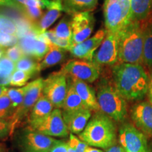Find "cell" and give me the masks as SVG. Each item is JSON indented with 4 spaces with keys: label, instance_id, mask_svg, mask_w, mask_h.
<instances>
[{
    "label": "cell",
    "instance_id": "cell-19",
    "mask_svg": "<svg viewBox=\"0 0 152 152\" xmlns=\"http://www.w3.org/2000/svg\"><path fill=\"white\" fill-rule=\"evenodd\" d=\"M134 21L147 26L152 23V0H130Z\"/></svg>",
    "mask_w": 152,
    "mask_h": 152
},
{
    "label": "cell",
    "instance_id": "cell-22",
    "mask_svg": "<svg viewBox=\"0 0 152 152\" xmlns=\"http://www.w3.org/2000/svg\"><path fill=\"white\" fill-rule=\"evenodd\" d=\"M49 45L50 50L46 54V56L44 57L42 61L39 62V72L61 64V62L64 61L66 57L65 50L58 48L49 42Z\"/></svg>",
    "mask_w": 152,
    "mask_h": 152
},
{
    "label": "cell",
    "instance_id": "cell-30",
    "mask_svg": "<svg viewBox=\"0 0 152 152\" xmlns=\"http://www.w3.org/2000/svg\"><path fill=\"white\" fill-rule=\"evenodd\" d=\"M26 90V86L21 88H10L7 90V94L10 99L13 109L16 110L21 104L23 101L25 93Z\"/></svg>",
    "mask_w": 152,
    "mask_h": 152
},
{
    "label": "cell",
    "instance_id": "cell-25",
    "mask_svg": "<svg viewBox=\"0 0 152 152\" xmlns=\"http://www.w3.org/2000/svg\"><path fill=\"white\" fill-rule=\"evenodd\" d=\"M37 35L35 31H32L19 38L18 45L20 47L25 56L33 57Z\"/></svg>",
    "mask_w": 152,
    "mask_h": 152
},
{
    "label": "cell",
    "instance_id": "cell-34",
    "mask_svg": "<svg viewBox=\"0 0 152 152\" xmlns=\"http://www.w3.org/2000/svg\"><path fill=\"white\" fill-rule=\"evenodd\" d=\"M24 7H40L42 9L52 7L53 0H14Z\"/></svg>",
    "mask_w": 152,
    "mask_h": 152
},
{
    "label": "cell",
    "instance_id": "cell-6",
    "mask_svg": "<svg viewBox=\"0 0 152 152\" xmlns=\"http://www.w3.org/2000/svg\"><path fill=\"white\" fill-rule=\"evenodd\" d=\"M43 83L44 80L39 77L26 85L23 101L8 120L11 126L10 136L14 134L15 130L19 128L24 121H28L32 109L42 94Z\"/></svg>",
    "mask_w": 152,
    "mask_h": 152
},
{
    "label": "cell",
    "instance_id": "cell-40",
    "mask_svg": "<svg viewBox=\"0 0 152 152\" xmlns=\"http://www.w3.org/2000/svg\"><path fill=\"white\" fill-rule=\"evenodd\" d=\"M0 7H7L13 8L17 10L23 11L24 9V6H23L14 0H0Z\"/></svg>",
    "mask_w": 152,
    "mask_h": 152
},
{
    "label": "cell",
    "instance_id": "cell-43",
    "mask_svg": "<svg viewBox=\"0 0 152 152\" xmlns=\"http://www.w3.org/2000/svg\"><path fill=\"white\" fill-rule=\"evenodd\" d=\"M147 97L149 102L152 105V73L149 75V84L147 92Z\"/></svg>",
    "mask_w": 152,
    "mask_h": 152
},
{
    "label": "cell",
    "instance_id": "cell-42",
    "mask_svg": "<svg viewBox=\"0 0 152 152\" xmlns=\"http://www.w3.org/2000/svg\"><path fill=\"white\" fill-rule=\"evenodd\" d=\"M11 75H7L3 72L0 71V86H7L10 85Z\"/></svg>",
    "mask_w": 152,
    "mask_h": 152
},
{
    "label": "cell",
    "instance_id": "cell-5",
    "mask_svg": "<svg viewBox=\"0 0 152 152\" xmlns=\"http://www.w3.org/2000/svg\"><path fill=\"white\" fill-rule=\"evenodd\" d=\"M104 18L106 31L119 33L134 21L130 0H105Z\"/></svg>",
    "mask_w": 152,
    "mask_h": 152
},
{
    "label": "cell",
    "instance_id": "cell-36",
    "mask_svg": "<svg viewBox=\"0 0 152 152\" xmlns=\"http://www.w3.org/2000/svg\"><path fill=\"white\" fill-rule=\"evenodd\" d=\"M5 56L9 58V59L12 61L13 62L16 63L18 61L20 58H23L25 55L23 52V51L19 47V45L17 44L15 46L9 47L8 49L6 50Z\"/></svg>",
    "mask_w": 152,
    "mask_h": 152
},
{
    "label": "cell",
    "instance_id": "cell-35",
    "mask_svg": "<svg viewBox=\"0 0 152 152\" xmlns=\"http://www.w3.org/2000/svg\"><path fill=\"white\" fill-rule=\"evenodd\" d=\"M19 38L16 35H11L3 32H0V47H11L18 43Z\"/></svg>",
    "mask_w": 152,
    "mask_h": 152
},
{
    "label": "cell",
    "instance_id": "cell-9",
    "mask_svg": "<svg viewBox=\"0 0 152 152\" xmlns=\"http://www.w3.org/2000/svg\"><path fill=\"white\" fill-rule=\"evenodd\" d=\"M119 34L107 32L100 47L94 53L92 62L100 66H113L118 62Z\"/></svg>",
    "mask_w": 152,
    "mask_h": 152
},
{
    "label": "cell",
    "instance_id": "cell-47",
    "mask_svg": "<svg viewBox=\"0 0 152 152\" xmlns=\"http://www.w3.org/2000/svg\"><path fill=\"white\" fill-rule=\"evenodd\" d=\"M0 152H7L5 146L3 144L0 143Z\"/></svg>",
    "mask_w": 152,
    "mask_h": 152
},
{
    "label": "cell",
    "instance_id": "cell-29",
    "mask_svg": "<svg viewBox=\"0 0 152 152\" xmlns=\"http://www.w3.org/2000/svg\"><path fill=\"white\" fill-rule=\"evenodd\" d=\"M49 50H50V47H49L48 41L41 35H37L35 44L33 58L39 61L43 59L44 57L46 56Z\"/></svg>",
    "mask_w": 152,
    "mask_h": 152
},
{
    "label": "cell",
    "instance_id": "cell-11",
    "mask_svg": "<svg viewBox=\"0 0 152 152\" xmlns=\"http://www.w3.org/2000/svg\"><path fill=\"white\" fill-rule=\"evenodd\" d=\"M29 130L47 136L61 138L66 137L69 134V130L64 122L62 111L60 109H54L45 121Z\"/></svg>",
    "mask_w": 152,
    "mask_h": 152
},
{
    "label": "cell",
    "instance_id": "cell-27",
    "mask_svg": "<svg viewBox=\"0 0 152 152\" xmlns=\"http://www.w3.org/2000/svg\"><path fill=\"white\" fill-rule=\"evenodd\" d=\"M33 57L24 56L18 61L15 63L16 70L22 71L35 75L39 72V64Z\"/></svg>",
    "mask_w": 152,
    "mask_h": 152
},
{
    "label": "cell",
    "instance_id": "cell-14",
    "mask_svg": "<svg viewBox=\"0 0 152 152\" xmlns=\"http://www.w3.org/2000/svg\"><path fill=\"white\" fill-rule=\"evenodd\" d=\"M106 34L107 31L105 28L99 30L92 37L88 38L83 42L74 45L69 52L72 56L75 58L92 61L94 53L100 47Z\"/></svg>",
    "mask_w": 152,
    "mask_h": 152
},
{
    "label": "cell",
    "instance_id": "cell-7",
    "mask_svg": "<svg viewBox=\"0 0 152 152\" xmlns=\"http://www.w3.org/2000/svg\"><path fill=\"white\" fill-rule=\"evenodd\" d=\"M67 76L61 71L53 73L44 80L42 94L52 102L55 109H62L68 91Z\"/></svg>",
    "mask_w": 152,
    "mask_h": 152
},
{
    "label": "cell",
    "instance_id": "cell-8",
    "mask_svg": "<svg viewBox=\"0 0 152 152\" xmlns=\"http://www.w3.org/2000/svg\"><path fill=\"white\" fill-rule=\"evenodd\" d=\"M61 71L72 79L92 83L99 78L102 68L92 61L74 59L66 63Z\"/></svg>",
    "mask_w": 152,
    "mask_h": 152
},
{
    "label": "cell",
    "instance_id": "cell-38",
    "mask_svg": "<svg viewBox=\"0 0 152 152\" xmlns=\"http://www.w3.org/2000/svg\"><path fill=\"white\" fill-rule=\"evenodd\" d=\"M67 144L69 147L73 148L77 152H85L87 147L88 146L86 143L75 137L73 134H70Z\"/></svg>",
    "mask_w": 152,
    "mask_h": 152
},
{
    "label": "cell",
    "instance_id": "cell-17",
    "mask_svg": "<svg viewBox=\"0 0 152 152\" xmlns=\"http://www.w3.org/2000/svg\"><path fill=\"white\" fill-rule=\"evenodd\" d=\"M53 110L54 106L52 102L45 95L42 94L28 115L27 121L28 126L27 129L32 130L41 123L50 115Z\"/></svg>",
    "mask_w": 152,
    "mask_h": 152
},
{
    "label": "cell",
    "instance_id": "cell-39",
    "mask_svg": "<svg viewBox=\"0 0 152 152\" xmlns=\"http://www.w3.org/2000/svg\"><path fill=\"white\" fill-rule=\"evenodd\" d=\"M11 126L8 120L0 119V140L10 135Z\"/></svg>",
    "mask_w": 152,
    "mask_h": 152
},
{
    "label": "cell",
    "instance_id": "cell-31",
    "mask_svg": "<svg viewBox=\"0 0 152 152\" xmlns=\"http://www.w3.org/2000/svg\"><path fill=\"white\" fill-rule=\"evenodd\" d=\"M35 75L22 71H15L11 75L10 85L14 87H21L27 84L28 80Z\"/></svg>",
    "mask_w": 152,
    "mask_h": 152
},
{
    "label": "cell",
    "instance_id": "cell-10",
    "mask_svg": "<svg viewBox=\"0 0 152 152\" xmlns=\"http://www.w3.org/2000/svg\"><path fill=\"white\" fill-rule=\"evenodd\" d=\"M118 139L120 144L126 152H151L144 133L130 123L121 125Z\"/></svg>",
    "mask_w": 152,
    "mask_h": 152
},
{
    "label": "cell",
    "instance_id": "cell-37",
    "mask_svg": "<svg viewBox=\"0 0 152 152\" xmlns=\"http://www.w3.org/2000/svg\"><path fill=\"white\" fill-rule=\"evenodd\" d=\"M16 70V64L14 62L7 58V56H4L0 59V71L3 72L7 75H11Z\"/></svg>",
    "mask_w": 152,
    "mask_h": 152
},
{
    "label": "cell",
    "instance_id": "cell-26",
    "mask_svg": "<svg viewBox=\"0 0 152 152\" xmlns=\"http://www.w3.org/2000/svg\"><path fill=\"white\" fill-rule=\"evenodd\" d=\"M52 30L54 31L55 35L56 37L64 39L73 40L71 18L70 19L67 16L63 18L61 20V21L57 24V26L55 27L54 29H53Z\"/></svg>",
    "mask_w": 152,
    "mask_h": 152
},
{
    "label": "cell",
    "instance_id": "cell-16",
    "mask_svg": "<svg viewBox=\"0 0 152 152\" xmlns=\"http://www.w3.org/2000/svg\"><path fill=\"white\" fill-rule=\"evenodd\" d=\"M63 118L71 134H80L84 130L92 117V111L85 109L75 111H62Z\"/></svg>",
    "mask_w": 152,
    "mask_h": 152
},
{
    "label": "cell",
    "instance_id": "cell-12",
    "mask_svg": "<svg viewBox=\"0 0 152 152\" xmlns=\"http://www.w3.org/2000/svg\"><path fill=\"white\" fill-rule=\"evenodd\" d=\"M95 19L92 11L80 12L72 15L71 28L74 45L90 38L94 28Z\"/></svg>",
    "mask_w": 152,
    "mask_h": 152
},
{
    "label": "cell",
    "instance_id": "cell-23",
    "mask_svg": "<svg viewBox=\"0 0 152 152\" xmlns=\"http://www.w3.org/2000/svg\"><path fill=\"white\" fill-rule=\"evenodd\" d=\"M97 4L98 0H63L64 11L71 15L91 11L95 9Z\"/></svg>",
    "mask_w": 152,
    "mask_h": 152
},
{
    "label": "cell",
    "instance_id": "cell-15",
    "mask_svg": "<svg viewBox=\"0 0 152 152\" xmlns=\"http://www.w3.org/2000/svg\"><path fill=\"white\" fill-rule=\"evenodd\" d=\"M131 118L142 132L152 135V105L149 102L134 104L131 109Z\"/></svg>",
    "mask_w": 152,
    "mask_h": 152
},
{
    "label": "cell",
    "instance_id": "cell-13",
    "mask_svg": "<svg viewBox=\"0 0 152 152\" xmlns=\"http://www.w3.org/2000/svg\"><path fill=\"white\" fill-rule=\"evenodd\" d=\"M20 140L24 152H50L57 140L27 129Z\"/></svg>",
    "mask_w": 152,
    "mask_h": 152
},
{
    "label": "cell",
    "instance_id": "cell-21",
    "mask_svg": "<svg viewBox=\"0 0 152 152\" xmlns=\"http://www.w3.org/2000/svg\"><path fill=\"white\" fill-rule=\"evenodd\" d=\"M68 91L65 102H64L63 111H75L79 110L87 109L80 96L76 92L74 88L71 78L68 77Z\"/></svg>",
    "mask_w": 152,
    "mask_h": 152
},
{
    "label": "cell",
    "instance_id": "cell-44",
    "mask_svg": "<svg viewBox=\"0 0 152 152\" xmlns=\"http://www.w3.org/2000/svg\"><path fill=\"white\" fill-rule=\"evenodd\" d=\"M106 152H126L125 151V149L121 147V146L117 145V144H115V145L112 146L109 149L106 150Z\"/></svg>",
    "mask_w": 152,
    "mask_h": 152
},
{
    "label": "cell",
    "instance_id": "cell-18",
    "mask_svg": "<svg viewBox=\"0 0 152 152\" xmlns=\"http://www.w3.org/2000/svg\"><path fill=\"white\" fill-rule=\"evenodd\" d=\"M64 10L62 0H53L52 7L47 9L45 14L42 16L40 20L33 26V30L37 35H42L61 16Z\"/></svg>",
    "mask_w": 152,
    "mask_h": 152
},
{
    "label": "cell",
    "instance_id": "cell-20",
    "mask_svg": "<svg viewBox=\"0 0 152 152\" xmlns=\"http://www.w3.org/2000/svg\"><path fill=\"white\" fill-rule=\"evenodd\" d=\"M71 80L76 92L80 96L81 99L83 100V103L85 104L87 109L96 112L99 111V106L96 94L94 88L84 81L72 78H71Z\"/></svg>",
    "mask_w": 152,
    "mask_h": 152
},
{
    "label": "cell",
    "instance_id": "cell-45",
    "mask_svg": "<svg viewBox=\"0 0 152 152\" xmlns=\"http://www.w3.org/2000/svg\"><path fill=\"white\" fill-rule=\"evenodd\" d=\"M85 152H103V151H102L101 149H96V148L90 147V146H87Z\"/></svg>",
    "mask_w": 152,
    "mask_h": 152
},
{
    "label": "cell",
    "instance_id": "cell-32",
    "mask_svg": "<svg viewBox=\"0 0 152 152\" xmlns=\"http://www.w3.org/2000/svg\"><path fill=\"white\" fill-rule=\"evenodd\" d=\"M14 110L13 109L10 99L7 94L0 97V119L9 120Z\"/></svg>",
    "mask_w": 152,
    "mask_h": 152
},
{
    "label": "cell",
    "instance_id": "cell-33",
    "mask_svg": "<svg viewBox=\"0 0 152 152\" xmlns=\"http://www.w3.org/2000/svg\"><path fill=\"white\" fill-rule=\"evenodd\" d=\"M0 32L17 35V25L11 18L0 14Z\"/></svg>",
    "mask_w": 152,
    "mask_h": 152
},
{
    "label": "cell",
    "instance_id": "cell-48",
    "mask_svg": "<svg viewBox=\"0 0 152 152\" xmlns=\"http://www.w3.org/2000/svg\"></svg>",
    "mask_w": 152,
    "mask_h": 152
},
{
    "label": "cell",
    "instance_id": "cell-3",
    "mask_svg": "<svg viewBox=\"0 0 152 152\" xmlns=\"http://www.w3.org/2000/svg\"><path fill=\"white\" fill-rule=\"evenodd\" d=\"M146 28L147 26L140 23L133 21L119 32L118 64L125 63L143 65V47Z\"/></svg>",
    "mask_w": 152,
    "mask_h": 152
},
{
    "label": "cell",
    "instance_id": "cell-46",
    "mask_svg": "<svg viewBox=\"0 0 152 152\" xmlns=\"http://www.w3.org/2000/svg\"><path fill=\"white\" fill-rule=\"evenodd\" d=\"M7 90H8V88H7V87L0 86V97H1V96H2L3 95L7 94Z\"/></svg>",
    "mask_w": 152,
    "mask_h": 152
},
{
    "label": "cell",
    "instance_id": "cell-41",
    "mask_svg": "<svg viewBox=\"0 0 152 152\" xmlns=\"http://www.w3.org/2000/svg\"><path fill=\"white\" fill-rule=\"evenodd\" d=\"M50 152H68L67 142L62 140H56Z\"/></svg>",
    "mask_w": 152,
    "mask_h": 152
},
{
    "label": "cell",
    "instance_id": "cell-1",
    "mask_svg": "<svg viewBox=\"0 0 152 152\" xmlns=\"http://www.w3.org/2000/svg\"><path fill=\"white\" fill-rule=\"evenodd\" d=\"M113 85L119 94L128 101H138L147 94L149 75L143 65L117 64L112 67Z\"/></svg>",
    "mask_w": 152,
    "mask_h": 152
},
{
    "label": "cell",
    "instance_id": "cell-2",
    "mask_svg": "<svg viewBox=\"0 0 152 152\" xmlns=\"http://www.w3.org/2000/svg\"><path fill=\"white\" fill-rule=\"evenodd\" d=\"M78 136L88 146L106 150L115 144L116 127L111 118L101 111H96Z\"/></svg>",
    "mask_w": 152,
    "mask_h": 152
},
{
    "label": "cell",
    "instance_id": "cell-24",
    "mask_svg": "<svg viewBox=\"0 0 152 152\" xmlns=\"http://www.w3.org/2000/svg\"><path fill=\"white\" fill-rule=\"evenodd\" d=\"M143 65L152 68V23L146 28L144 32Z\"/></svg>",
    "mask_w": 152,
    "mask_h": 152
},
{
    "label": "cell",
    "instance_id": "cell-28",
    "mask_svg": "<svg viewBox=\"0 0 152 152\" xmlns=\"http://www.w3.org/2000/svg\"><path fill=\"white\" fill-rule=\"evenodd\" d=\"M41 35L44 38H45L49 43L52 44L54 46L58 47V48L61 49H64V50L65 51H70V49H71L74 45L73 40L64 39L56 37L52 30H46V31H45L43 34H42Z\"/></svg>",
    "mask_w": 152,
    "mask_h": 152
},
{
    "label": "cell",
    "instance_id": "cell-4",
    "mask_svg": "<svg viewBox=\"0 0 152 152\" xmlns=\"http://www.w3.org/2000/svg\"><path fill=\"white\" fill-rule=\"evenodd\" d=\"M96 98L100 111L116 122H123L128 115L126 100L119 94L113 83L102 79L99 83Z\"/></svg>",
    "mask_w": 152,
    "mask_h": 152
}]
</instances>
